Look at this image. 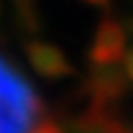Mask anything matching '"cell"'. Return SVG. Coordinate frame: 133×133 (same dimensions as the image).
Wrapping results in <instances>:
<instances>
[{"mask_svg": "<svg viewBox=\"0 0 133 133\" xmlns=\"http://www.w3.org/2000/svg\"><path fill=\"white\" fill-rule=\"evenodd\" d=\"M123 72H125V77H128V79H131V84H133V46L128 49L125 59H123Z\"/></svg>", "mask_w": 133, "mask_h": 133, "instance_id": "obj_6", "label": "cell"}, {"mask_svg": "<svg viewBox=\"0 0 133 133\" xmlns=\"http://www.w3.org/2000/svg\"><path fill=\"white\" fill-rule=\"evenodd\" d=\"M128 54V31L123 23L113 18L100 21V26L92 33V41L87 46V59L95 66H118L123 64Z\"/></svg>", "mask_w": 133, "mask_h": 133, "instance_id": "obj_2", "label": "cell"}, {"mask_svg": "<svg viewBox=\"0 0 133 133\" xmlns=\"http://www.w3.org/2000/svg\"><path fill=\"white\" fill-rule=\"evenodd\" d=\"M84 3H87V5H105L108 0H84Z\"/></svg>", "mask_w": 133, "mask_h": 133, "instance_id": "obj_7", "label": "cell"}, {"mask_svg": "<svg viewBox=\"0 0 133 133\" xmlns=\"http://www.w3.org/2000/svg\"><path fill=\"white\" fill-rule=\"evenodd\" d=\"M31 133H66V131L56 123V120H54V118H41Z\"/></svg>", "mask_w": 133, "mask_h": 133, "instance_id": "obj_5", "label": "cell"}, {"mask_svg": "<svg viewBox=\"0 0 133 133\" xmlns=\"http://www.w3.org/2000/svg\"><path fill=\"white\" fill-rule=\"evenodd\" d=\"M26 56H28V64L33 66V72L44 79H64L72 74V64L66 59V54L54 44L46 41H28L26 46Z\"/></svg>", "mask_w": 133, "mask_h": 133, "instance_id": "obj_4", "label": "cell"}, {"mask_svg": "<svg viewBox=\"0 0 133 133\" xmlns=\"http://www.w3.org/2000/svg\"><path fill=\"white\" fill-rule=\"evenodd\" d=\"M41 102L13 64L0 56V133H31L41 120Z\"/></svg>", "mask_w": 133, "mask_h": 133, "instance_id": "obj_1", "label": "cell"}, {"mask_svg": "<svg viewBox=\"0 0 133 133\" xmlns=\"http://www.w3.org/2000/svg\"><path fill=\"white\" fill-rule=\"evenodd\" d=\"M128 87H131V79L125 77L123 66H97L90 72L84 82V92L90 97V105L115 108V102L125 97Z\"/></svg>", "mask_w": 133, "mask_h": 133, "instance_id": "obj_3", "label": "cell"}]
</instances>
